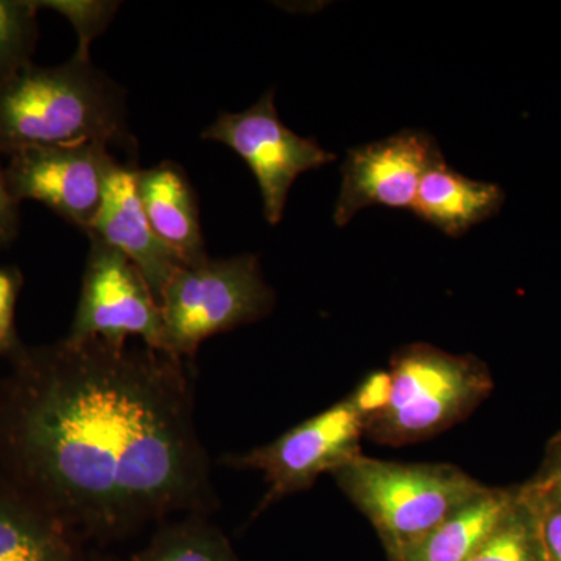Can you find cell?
Returning <instances> with one entry per match:
<instances>
[{
  "instance_id": "5b68a950",
  "label": "cell",
  "mask_w": 561,
  "mask_h": 561,
  "mask_svg": "<svg viewBox=\"0 0 561 561\" xmlns=\"http://www.w3.org/2000/svg\"><path fill=\"white\" fill-rule=\"evenodd\" d=\"M275 302L254 254L183 265L161 291L162 353L194 359L206 339L264 319Z\"/></svg>"
},
{
  "instance_id": "cb8c5ba5",
  "label": "cell",
  "mask_w": 561,
  "mask_h": 561,
  "mask_svg": "<svg viewBox=\"0 0 561 561\" xmlns=\"http://www.w3.org/2000/svg\"><path fill=\"white\" fill-rule=\"evenodd\" d=\"M529 483L538 489L556 491L561 494V432L549 442L540 470Z\"/></svg>"
},
{
  "instance_id": "ffe728a7",
  "label": "cell",
  "mask_w": 561,
  "mask_h": 561,
  "mask_svg": "<svg viewBox=\"0 0 561 561\" xmlns=\"http://www.w3.org/2000/svg\"><path fill=\"white\" fill-rule=\"evenodd\" d=\"M523 486L537 515L546 561H561V494L529 482Z\"/></svg>"
},
{
  "instance_id": "603a6c76",
  "label": "cell",
  "mask_w": 561,
  "mask_h": 561,
  "mask_svg": "<svg viewBox=\"0 0 561 561\" xmlns=\"http://www.w3.org/2000/svg\"><path fill=\"white\" fill-rule=\"evenodd\" d=\"M20 202L11 194L5 171L0 165V247L9 245L20 230Z\"/></svg>"
},
{
  "instance_id": "9c48e42d",
  "label": "cell",
  "mask_w": 561,
  "mask_h": 561,
  "mask_svg": "<svg viewBox=\"0 0 561 561\" xmlns=\"http://www.w3.org/2000/svg\"><path fill=\"white\" fill-rule=\"evenodd\" d=\"M106 144L35 147L11 154L5 169L11 194L43 203L88 232L101 209L106 181L119 162Z\"/></svg>"
},
{
  "instance_id": "3957f363",
  "label": "cell",
  "mask_w": 561,
  "mask_h": 561,
  "mask_svg": "<svg viewBox=\"0 0 561 561\" xmlns=\"http://www.w3.org/2000/svg\"><path fill=\"white\" fill-rule=\"evenodd\" d=\"M331 476L378 531L389 560L486 489L453 465L398 463L364 453Z\"/></svg>"
},
{
  "instance_id": "e0dca14e",
  "label": "cell",
  "mask_w": 561,
  "mask_h": 561,
  "mask_svg": "<svg viewBox=\"0 0 561 561\" xmlns=\"http://www.w3.org/2000/svg\"><path fill=\"white\" fill-rule=\"evenodd\" d=\"M467 561H546L537 515L523 485L511 511Z\"/></svg>"
},
{
  "instance_id": "d4e9b609",
  "label": "cell",
  "mask_w": 561,
  "mask_h": 561,
  "mask_svg": "<svg viewBox=\"0 0 561 561\" xmlns=\"http://www.w3.org/2000/svg\"><path fill=\"white\" fill-rule=\"evenodd\" d=\"M90 561H121V560L116 559V557L99 556V553H94V556L91 557Z\"/></svg>"
},
{
  "instance_id": "7a4b0ae2",
  "label": "cell",
  "mask_w": 561,
  "mask_h": 561,
  "mask_svg": "<svg viewBox=\"0 0 561 561\" xmlns=\"http://www.w3.org/2000/svg\"><path fill=\"white\" fill-rule=\"evenodd\" d=\"M124 92L72 57L55 68L31 65L0 81V151L102 142L128 147Z\"/></svg>"
},
{
  "instance_id": "8992f818",
  "label": "cell",
  "mask_w": 561,
  "mask_h": 561,
  "mask_svg": "<svg viewBox=\"0 0 561 561\" xmlns=\"http://www.w3.org/2000/svg\"><path fill=\"white\" fill-rule=\"evenodd\" d=\"M364 437V421L342 400L276 440L220 461L234 470L262 472L267 493L257 505L256 513H261L284 497L311 489L324 472L332 474L356 459Z\"/></svg>"
},
{
  "instance_id": "44dd1931",
  "label": "cell",
  "mask_w": 561,
  "mask_h": 561,
  "mask_svg": "<svg viewBox=\"0 0 561 561\" xmlns=\"http://www.w3.org/2000/svg\"><path fill=\"white\" fill-rule=\"evenodd\" d=\"M391 378L389 370L373 371L345 400L364 421L365 427L387 408L390 400Z\"/></svg>"
},
{
  "instance_id": "8fae6325",
  "label": "cell",
  "mask_w": 561,
  "mask_h": 561,
  "mask_svg": "<svg viewBox=\"0 0 561 561\" xmlns=\"http://www.w3.org/2000/svg\"><path fill=\"white\" fill-rule=\"evenodd\" d=\"M135 172L136 169L121 164L114 168L106 181L101 209L87 234L125 254L160 301L165 284L184 264L154 234L140 205Z\"/></svg>"
},
{
  "instance_id": "7c38bea8",
  "label": "cell",
  "mask_w": 561,
  "mask_h": 561,
  "mask_svg": "<svg viewBox=\"0 0 561 561\" xmlns=\"http://www.w3.org/2000/svg\"><path fill=\"white\" fill-rule=\"evenodd\" d=\"M140 205L154 234L184 265L208 257L203 239L197 197L186 172L172 161L136 171Z\"/></svg>"
},
{
  "instance_id": "ba28073f",
  "label": "cell",
  "mask_w": 561,
  "mask_h": 561,
  "mask_svg": "<svg viewBox=\"0 0 561 561\" xmlns=\"http://www.w3.org/2000/svg\"><path fill=\"white\" fill-rule=\"evenodd\" d=\"M202 139L230 147L247 162L260 184L265 220L271 225L283 219L295 180L335 160L316 139L301 138L280 122L275 90L241 113H220Z\"/></svg>"
},
{
  "instance_id": "4fadbf2b",
  "label": "cell",
  "mask_w": 561,
  "mask_h": 561,
  "mask_svg": "<svg viewBox=\"0 0 561 561\" xmlns=\"http://www.w3.org/2000/svg\"><path fill=\"white\" fill-rule=\"evenodd\" d=\"M504 202L501 186L468 179L449 168L443 158L421 180L412 213L443 234L460 238L500 214Z\"/></svg>"
},
{
  "instance_id": "277c9868",
  "label": "cell",
  "mask_w": 561,
  "mask_h": 561,
  "mask_svg": "<svg viewBox=\"0 0 561 561\" xmlns=\"http://www.w3.org/2000/svg\"><path fill=\"white\" fill-rule=\"evenodd\" d=\"M387 408L365 427L382 446L427 440L470 416L493 390L485 362L446 353L430 343L402 346L390 362Z\"/></svg>"
},
{
  "instance_id": "5bb4252c",
  "label": "cell",
  "mask_w": 561,
  "mask_h": 561,
  "mask_svg": "<svg viewBox=\"0 0 561 561\" xmlns=\"http://www.w3.org/2000/svg\"><path fill=\"white\" fill-rule=\"evenodd\" d=\"M80 541L21 490L0 491V561H83Z\"/></svg>"
},
{
  "instance_id": "52a82bcc",
  "label": "cell",
  "mask_w": 561,
  "mask_h": 561,
  "mask_svg": "<svg viewBox=\"0 0 561 561\" xmlns=\"http://www.w3.org/2000/svg\"><path fill=\"white\" fill-rule=\"evenodd\" d=\"M90 242L79 305L66 339L124 346L138 337L142 345L162 351L160 301L149 283L121 251L101 239Z\"/></svg>"
},
{
  "instance_id": "2e32d148",
  "label": "cell",
  "mask_w": 561,
  "mask_h": 561,
  "mask_svg": "<svg viewBox=\"0 0 561 561\" xmlns=\"http://www.w3.org/2000/svg\"><path fill=\"white\" fill-rule=\"evenodd\" d=\"M130 561H242L227 535L208 515L176 516L158 524L150 540Z\"/></svg>"
},
{
  "instance_id": "9a60e30c",
  "label": "cell",
  "mask_w": 561,
  "mask_h": 561,
  "mask_svg": "<svg viewBox=\"0 0 561 561\" xmlns=\"http://www.w3.org/2000/svg\"><path fill=\"white\" fill-rule=\"evenodd\" d=\"M518 489L519 485L511 489L486 486L479 496L390 561H467L511 511Z\"/></svg>"
},
{
  "instance_id": "6da1fadb",
  "label": "cell",
  "mask_w": 561,
  "mask_h": 561,
  "mask_svg": "<svg viewBox=\"0 0 561 561\" xmlns=\"http://www.w3.org/2000/svg\"><path fill=\"white\" fill-rule=\"evenodd\" d=\"M186 362L102 341L20 351L0 402V457L18 490L81 540L209 516L217 497Z\"/></svg>"
},
{
  "instance_id": "d6986e66",
  "label": "cell",
  "mask_w": 561,
  "mask_h": 561,
  "mask_svg": "<svg viewBox=\"0 0 561 561\" xmlns=\"http://www.w3.org/2000/svg\"><path fill=\"white\" fill-rule=\"evenodd\" d=\"M39 9H50L62 14L73 25L79 35V47L73 57L90 60L92 41L113 21L119 9V2H95V0H54V2H36Z\"/></svg>"
},
{
  "instance_id": "30bf717a",
  "label": "cell",
  "mask_w": 561,
  "mask_h": 561,
  "mask_svg": "<svg viewBox=\"0 0 561 561\" xmlns=\"http://www.w3.org/2000/svg\"><path fill=\"white\" fill-rule=\"evenodd\" d=\"M443 158L437 140L426 131L402 130L353 147L341 168L334 224L345 227L368 206L412 210L421 180Z\"/></svg>"
},
{
  "instance_id": "ac0fdd59",
  "label": "cell",
  "mask_w": 561,
  "mask_h": 561,
  "mask_svg": "<svg viewBox=\"0 0 561 561\" xmlns=\"http://www.w3.org/2000/svg\"><path fill=\"white\" fill-rule=\"evenodd\" d=\"M39 7L28 0H0V81L31 65Z\"/></svg>"
},
{
  "instance_id": "7402d4cb",
  "label": "cell",
  "mask_w": 561,
  "mask_h": 561,
  "mask_svg": "<svg viewBox=\"0 0 561 561\" xmlns=\"http://www.w3.org/2000/svg\"><path fill=\"white\" fill-rule=\"evenodd\" d=\"M22 278L14 268H0V354L16 348L14 309Z\"/></svg>"
}]
</instances>
